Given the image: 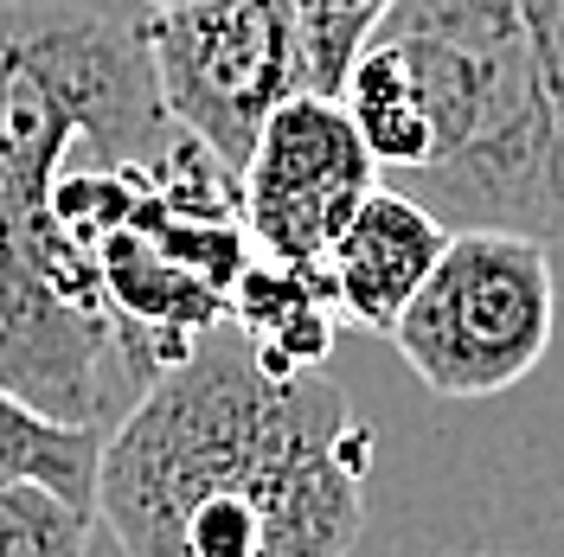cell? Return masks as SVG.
I'll list each match as a JSON object with an SVG mask.
<instances>
[{"label":"cell","instance_id":"obj_1","mask_svg":"<svg viewBox=\"0 0 564 557\" xmlns=\"http://www.w3.org/2000/svg\"><path fill=\"white\" fill-rule=\"evenodd\" d=\"M372 429L327 372H270L212 327L129 397L97 455L122 557H352Z\"/></svg>","mask_w":564,"mask_h":557},{"label":"cell","instance_id":"obj_2","mask_svg":"<svg viewBox=\"0 0 564 557\" xmlns=\"http://www.w3.org/2000/svg\"><path fill=\"white\" fill-rule=\"evenodd\" d=\"M174 141L135 13L0 0V384L39 417L104 429L129 365L90 263L52 225V186L77 161L129 167Z\"/></svg>","mask_w":564,"mask_h":557},{"label":"cell","instance_id":"obj_3","mask_svg":"<svg viewBox=\"0 0 564 557\" xmlns=\"http://www.w3.org/2000/svg\"><path fill=\"white\" fill-rule=\"evenodd\" d=\"M372 39L404 65L430 122V161L386 186L443 231H527L552 244V116L520 0H398Z\"/></svg>","mask_w":564,"mask_h":557},{"label":"cell","instance_id":"obj_4","mask_svg":"<svg viewBox=\"0 0 564 557\" xmlns=\"http://www.w3.org/2000/svg\"><path fill=\"white\" fill-rule=\"evenodd\" d=\"M558 327L552 250L527 231H449L391 327V352L443 404H481L539 372Z\"/></svg>","mask_w":564,"mask_h":557},{"label":"cell","instance_id":"obj_5","mask_svg":"<svg viewBox=\"0 0 564 557\" xmlns=\"http://www.w3.org/2000/svg\"><path fill=\"white\" fill-rule=\"evenodd\" d=\"M161 109L225 174H245L263 122L302 90L295 0H186L141 13Z\"/></svg>","mask_w":564,"mask_h":557},{"label":"cell","instance_id":"obj_6","mask_svg":"<svg viewBox=\"0 0 564 557\" xmlns=\"http://www.w3.org/2000/svg\"><path fill=\"white\" fill-rule=\"evenodd\" d=\"M372 186H379V167L352 129V116L340 109V97L295 90L263 122L245 174H238L245 238L270 263L321 270L327 244L347 231V218Z\"/></svg>","mask_w":564,"mask_h":557},{"label":"cell","instance_id":"obj_7","mask_svg":"<svg viewBox=\"0 0 564 557\" xmlns=\"http://www.w3.org/2000/svg\"><path fill=\"white\" fill-rule=\"evenodd\" d=\"M449 244V231L417 206V199H404L398 186H372L359 211L347 218V231L327 244L321 256V288H327V302L334 314L359 327V334H379L391 340V327H398V314L411 308V295L423 288V276L436 270V256Z\"/></svg>","mask_w":564,"mask_h":557},{"label":"cell","instance_id":"obj_8","mask_svg":"<svg viewBox=\"0 0 564 557\" xmlns=\"http://www.w3.org/2000/svg\"><path fill=\"white\" fill-rule=\"evenodd\" d=\"M225 314L270 372H321V359L340 334V314H334L315 270H289L270 256L238 270Z\"/></svg>","mask_w":564,"mask_h":557},{"label":"cell","instance_id":"obj_9","mask_svg":"<svg viewBox=\"0 0 564 557\" xmlns=\"http://www.w3.org/2000/svg\"><path fill=\"white\" fill-rule=\"evenodd\" d=\"M97 455H104V429L39 417L33 404H20L0 384V481H33L90 513L97 506Z\"/></svg>","mask_w":564,"mask_h":557},{"label":"cell","instance_id":"obj_10","mask_svg":"<svg viewBox=\"0 0 564 557\" xmlns=\"http://www.w3.org/2000/svg\"><path fill=\"white\" fill-rule=\"evenodd\" d=\"M398 0H295V33H302V90L340 97L359 45Z\"/></svg>","mask_w":564,"mask_h":557},{"label":"cell","instance_id":"obj_11","mask_svg":"<svg viewBox=\"0 0 564 557\" xmlns=\"http://www.w3.org/2000/svg\"><path fill=\"white\" fill-rule=\"evenodd\" d=\"M90 513L33 481H0V557H90Z\"/></svg>","mask_w":564,"mask_h":557},{"label":"cell","instance_id":"obj_12","mask_svg":"<svg viewBox=\"0 0 564 557\" xmlns=\"http://www.w3.org/2000/svg\"><path fill=\"white\" fill-rule=\"evenodd\" d=\"M532 39V65L552 116V199H558V238H564V0H520Z\"/></svg>","mask_w":564,"mask_h":557},{"label":"cell","instance_id":"obj_13","mask_svg":"<svg viewBox=\"0 0 564 557\" xmlns=\"http://www.w3.org/2000/svg\"><path fill=\"white\" fill-rule=\"evenodd\" d=\"M135 7H148V13H161V7H186V0H135Z\"/></svg>","mask_w":564,"mask_h":557},{"label":"cell","instance_id":"obj_14","mask_svg":"<svg viewBox=\"0 0 564 557\" xmlns=\"http://www.w3.org/2000/svg\"><path fill=\"white\" fill-rule=\"evenodd\" d=\"M468 557H500V551H468Z\"/></svg>","mask_w":564,"mask_h":557}]
</instances>
